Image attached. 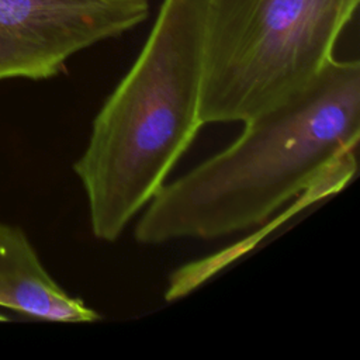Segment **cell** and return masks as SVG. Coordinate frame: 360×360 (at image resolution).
I'll list each match as a JSON object with an SVG mask.
<instances>
[{
  "mask_svg": "<svg viewBox=\"0 0 360 360\" xmlns=\"http://www.w3.org/2000/svg\"><path fill=\"white\" fill-rule=\"evenodd\" d=\"M240 136L145 205L142 245L246 231L304 191H333L356 172L360 63L332 58L288 103L243 122Z\"/></svg>",
  "mask_w": 360,
  "mask_h": 360,
  "instance_id": "obj_1",
  "label": "cell"
},
{
  "mask_svg": "<svg viewBox=\"0 0 360 360\" xmlns=\"http://www.w3.org/2000/svg\"><path fill=\"white\" fill-rule=\"evenodd\" d=\"M210 0H163L138 58L93 120L73 170L93 235L115 242L204 125L200 117Z\"/></svg>",
  "mask_w": 360,
  "mask_h": 360,
  "instance_id": "obj_2",
  "label": "cell"
},
{
  "mask_svg": "<svg viewBox=\"0 0 360 360\" xmlns=\"http://www.w3.org/2000/svg\"><path fill=\"white\" fill-rule=\"evenodd\" d=\"M359 0H210L200 117L248 122L297 97L333 58Z\"/></svg>",
  "mask_w": 360,
  "mask_h": 360,
  "instance_id": "obj_3",
  "label": "cell"
},
{
  "mask_svg": "<svg viewBox=\"0 0 360 360\" xmlns=\"http://www.w3.org/2000/svg\"><path fill=\"white\" fill-rule=\"evenodd\" d=\"M148 0H0V80L49 79L149 17Z\"/></svg>",
  "mask_w": 360,
  "mask_h": 360,
  "instance_id": "obj_4",
  "label": "cell"
},
{
  "mask_svg": "<svg viewBox=\"0 0 360 360\" xmlns=\"http://www.w3.org/2000/svg\"><path fill=\"white\" fill-rule=\"evenodd\" d=\"M0 307L52 322H96L101 315L68 294L42 266L25 233L0 224Z\"/></svg>",
  "mask_w": 360,
  "mask_h": 360,
  "instance_id": "obj_5",
  "label": "cell"
}]
</instances>
